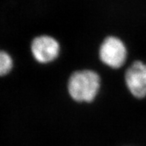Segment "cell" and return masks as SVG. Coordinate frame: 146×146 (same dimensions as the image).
Returning <instances> with one entry per match:
<instances>
[{
	"label": "cell",
	"instance_id": "cell-4",
	"mask_svg": "<svg viewBox=\"0 0 146 146\" xmlns=\"http://www.w3.org/2000/svg\"><path fill=\"white\" fill-rule=\"evenodd\" d=\"M59 42L49 36H39L32 41V54L36 60L40 63L54 61L59 56Z\"/></svg>",
	"mask_w": 146,
	"mask_h": 146
},
{
	"label": "cell",
	"instance_id": "cell-2",
	"mask_svg": "<svg viewBox=\"0 0 146 146\" xmlns=\"http://www.w3.org/2000/svg\"><path fill=\"white\" fill-rule=\"evenodd\" d=\"M100 58L108 66L112 68H119L126 61L127 49L125 45L117 37H107L100 46Z\"/></svg>",
	"mask_w": 146,
	"mask_h": 146
},
{
	"label": "cell",
	"instance_id": "cell-1",
	"mask_svg": "<svg viewBox=\"0 0 146 146\" xmlns=\"http://www.w3.org/2000/svg\"><path fill=\"white\" fill-rule=\"evenodd\" d=\"M100 87V77L94 70H82L73 73L68 83L71 98L79 102H92Z\"/></svg>",
	"mask_w": 146,
	"mask_h": 146
},
{
	"label": "cell",
	"instance_id": "cell-5",
	"mask_svg": "<svg viewBox=\"0 0 146 146\" xmlns=\"http://www.w3.org/2000/svg\"><path fill=\"white\" fill-rule=\"evenodd\" d=\"M13 68V59L9 54L0 50V76H5Z\"/></svg>",
	"mask_w": 146,
	"mask_h": 146
},
{
	"label": "cell",
	"instance_id": "cell-3",
	"mask_svg": "<svg viewBox=\"0 0 146 146\" xmlns=\"http://www.w3.org/2000/svg\"><path fill=\"white\" fill-rule=\"evenodd\" d=\"M125 80L128 88L136 98L146 97V64L136 61L127 69Z\"/></svg>",
	"mask_w": 146,
	"mask_h": 146
}]
</instances>
